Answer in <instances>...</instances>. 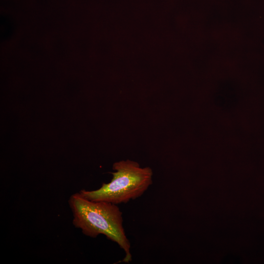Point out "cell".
I'll use <instances>...</instances> for the list:
<instances>
[{"label": "cell", "instance_id": "6da1fadb", "mask_svg": "<svg viewBox=\"0 0 264 264\" xmlns=\"http://www.w3.org/2000/svg\"><path fill=\"white\" fill-rule=\"evenodd\" d=\"M73 219V224L91 238L102 234L117 243L125 252L122 262L132 261L131 243L123 226L122 213L116 204L92 201L79 193L71 195L68 200Z\"/></svg>", "mask_w": 264, "mask_h": 264}, {"label": "cell", "instance_id": "7a4b0ae2", "mask_svg": "<svg viewBox=\"0 0 264 264\" xmlns=\"http://www.w3.org/2000/svg\"><path fill=\"white\" fill-rule=\"evenodd\" d=\"M112 178L103 183L99 189L79 193L84 198L96 201L114 204L126 203L141 196L152 184L153 171L151 168L140 167L136 162L127 159L113 164Z\"/></svg>", "mask_w": 264, "mask_h": 264}]
</instances>
